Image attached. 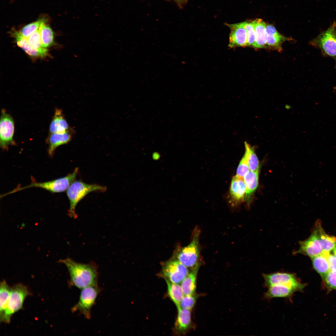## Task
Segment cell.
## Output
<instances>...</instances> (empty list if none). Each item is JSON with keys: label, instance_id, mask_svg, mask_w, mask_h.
<instances>
[{"label": "cell", "instance_id": "cell-31", "mask_svg": "<svg viewBox=\"0 0 336 336\" xmlns=\"http://www.w3.org/2000/svg\"><path fill=\"white\" fill-rule=\"evenodd\" d=\"M44 21V20L40 19L29 23L24 26L19 32L23 37L28 38L38 30Z\"/></svg>", "mask_w": 336, "mask_h": 336}, {"label": "cell", "instance_id": "cell-7", "mask_svg": "<svg viewBox=\"0 0 336 336\" xmlns=\"http://www.w3.org/2000/svg\"><path fill=\"white\" fill-rule=\"evenodd\" d=\"M311 45L320 49L325 55L336 57V22L311 41Z\"/></svg>", "mask_w": 336, "mask_h": 336}, {"label": "cell", "instance_id": "cell-10", "mask_svg": "<svg viewBox=\"0 0 336 336\" xmlns=\"http://www.w3.org/2000/svg\"><path fill=\"white\" fill-rule=\"evenodd\" d=\"M14 123L12 116L2 109L0 121V146L3 150H7L10 146L15 144L13 138Z\"/></svg>", "mask_w": 336, "mask_h": 336}, {"label": "cell", "instance_id": "cell-4", "mask_svg": "<svg viewBox=\"0 0 336 336\" xmlns=\"http://www.w3.org/2000/svg\"><path fill=\"white\" fill-rule=\"evenodd\" d=\"M200 231L196 227L193 231L192 240L186 246L180 248L175 254V259L187 268H193L200 261L199 239Z\"/></svg>", "mask_w": 336, "mask_h": 336}, {"label": "cell", "instance_id": "cell-37", "mask_svg": "<svg viewBox=\"0 0 336 336\" xmlns=\"http://www.w3.org/2000/svg\"><path fill=\"white\" fill-rule=\"evenodd\" d=\"M333 254L334 255L336 258V247H335L334 250H332Z\"/></svg>", "mask_w": 336, "mask_h": 336}, {"label": "cell", "instance_id": "cell-26", "mask_svg": "<svg viewBox=\"0 0 336 336\" xmlns=\"http://www.w3.org/2000/svg\"><path fill=\"white\" fill-rule=\"evenodd\" d=\"M40 35L43 47L45 49L51 46L54 43V33L45 21L40 26Z\"/></svg>", "mask_w": 336, "mask_h": 336}, {"label": "cell", "instance_id": "cell-36", "mask_svg": "<svg viewBox=\"0 0 336 336\" xmlns=\"http://www.w3.org/2000/svg\"><path fill=\"white\" fill-rule=\"evenodd\" d=\"M175 2L179 4L180 5H181L183 4L185 2V0H174Z\"/></svg>", "mask_w": 336, "mask_h": 336}, {"label": "cell", "instance_id": "cell-19", "mask_svg": "<svg viewBox=\"0 0 336 336\" xmlns=\"http://www.w3.org/2000/svg\"><path fill=\"white\" fill-rule=\"evenodd\" d=\"M68 124L63 116L62 110L56 109L50 124L49 133H64L68 131Z\"/></svg>", "mask_w": 336, "mask_h": 336}, {"label": "cell", "instance_id": "cell-8", "mask_svg": "<svg viewBox=\"0 0 336 336\" xmlns=\"http://www.w3.org/2000/svg\"><path fill=\"white\" fill-rule=\"evenodd\" d=\"M100 291L97 285L89 286L82 289L79 300L72 308V311H78L89 319L91 309Z\"/></svg>", "mask_w": 336, "mask_h": 336}, {"label": "cell", "instance_id": "cell-6", "mask_svg": "<svg viewBox=\"0 0 336 336\" xmlns=\"http://www.w3.org/2000/svg\"><path fill=\"white\" fill-rule=\"evenodd\" d=\"M264 285L268 288L278 284H282L292 288L295 292H302L306 286L302 283L294 273L277 272L263 274Z\"/></svg>", "mask_w": 336, "mask_h": 336}, {"label": "cell", "instance_id": "cell-17", "mask_svg": "<svg viewBox=\"0 0 336 336\" xmlns=\"http://www.w3.org/2000/svg\"><path fill=\"white\" fill-rule=\"evenodd\" d=\"M268 288L264 294V297L267 299L278 297L289 298L296 292L292 287L282 284L274 285Z\"/></svg>", "mask_w": 336, "mask_h": 336}, {"label": "cell", "instance_id": "cell-11", "mask_svg": "<svg viewBox=\"0 0 336 336\" xmlns=\"http://www.w3.org/2000/svg\"><path fill=\"white\" fill-rule=\"evenodd\" d=\"M299 249L294 254H301L311 258L321 254L323 250L317 230L314 227L311 234L306 240L300 242Z\"/></svg>", "mask_w": 336, "mask_h": 336}, {"label": "cell", "instance_id": "cell-27", "mask_svg": "<svg viewBox=\"0 0 336 336\" xmlns=\"http://www.w3.org/2000/svg\"><path fill=\"white\" fill-rule=\"evenodd\" d=\"M11 288L5 280L2 281L0 286V316L6 310L11 292Z\"/></svg>", "mask_w": 336, "mask_h": 336}, {"label": "cell", "instance_id": "cell-28", "mask_svg": "<svg viewBox=\"0 0 336 336\" xmlns=\"http://www.w3.org/2000/svg\"><path fill=\"white\" fill-rule=\"evenodd\" d=\"M244 144L250 170L255 171L259 169V161L254 147L246 142Z\"/></svg>", "mask_w": 336, "mask_h": 336}, {"label": "cell", "instance_id": "cell-30", "mask_svg": "<svg viewBox=\"0 0 336 336\" xmlns=\"http://www.w3.org/2000/svg\"><path fill=\"white\" fill-rule=\"evenodd\" d=\"M322 280L323 286L328 292L336 290V270H330Z\"/></svg>", "mask_w": 336, "mask_h": 336}, {"label": "cell", "instance_id": "cell-14", "mask_svg": "<svg viewBox=\"0 0 336 336\" xmlns=\"http://www.w3.org/2000/svg\"><path fill=\"white\" fill-rule=\"evenodd\" d=\"M71 138V135L68 131L63 133H50L47 141L48 144L47 152L49 156H52L58 147L67 144Z\"/></svg>", "mask_w": 336, "mask_h": 336}, {"label": "cell", "instance_id": "cell-5", "mask_svg": "<svg viewBox=\"0 0 336 336\" xmlns=\"http://www.w3.org/2000/svg\"><path fill=\"white\" fill-rule=\"evenodd\" d=\"M30 294L27 287L22 284H17L11 288L7 308L0 316V322L9 323L12 315L22 308L25 299Z\"/></svg>", "mask_w": 336, "mask_h": 336}, {"label": "cell", "instance_id": "cell-16", "mask_svg": "<svg viewBox=\"0 0 336 336\" xmlns=\"http://www.w3.org/2000/svg\"><path fill=\"white\" fill-rule=\"evenodd\" d=\"M200 261L195 267L192 268L187 276L180 283V286L184 295L194 294L196 287V279L197 273L201 264Z\"/></svg>", "mask_w": 336, "mask_h": 336}, {"label": "cell", "instance_id": "cell-23", "mask_svg": "<svg viewBox=\"0 0 336 336\" xmlns=\"http://www.w3.org/2000/svg\"><path fill=\"white\" fill-rule=\"evenodd\" d=\"M267 36V44L269 46L280 50L281 49V44L285 40L272 25L266 26Z\"/></svg>", "mask_w": 336, "mask_h": 336}, {"label": "cell", "instance_id": "cell-35", "mask_svg": "<svg viewBox=\"0 0 336 336\" xmlns=\"http://www.w3.org/2000/svg\"><path fill=\"white\" fill-rule=\"evenodd\" d=\"M322 254L326 257L330 270H336V258L330 252H322Z\"/></svg>", "mask_w": 336, "mask_h": 336}, {"label": "cell", "instance_id": "cell-3", "mask_svg": "<svg viewBox=\"0 0 336 336\" xmlns=\"http://www.w3.org/2000/svg\"><path fill=\"white\" fill-rule=\"evenodd\" d=\"M78 168H75L72 172L66 176L53 180L42 182H32L30 184L23 187H17L3 194L4 196L11 194L27 188L37 187L42 188L53 193H59L67 191L72 183L75 180L78 173Z\"/></svg>", "mask_w": 336, "mask_h": 336}, {"label": "cell", "instance_id": "cell-32", "mask_svg": "<svg viewBox=\"0 0 336 336\" xmlns=\"http://www.w3.org/2000/svg\"><path fill=\"white\" fill-rule=\"evenodd\" d=\"M243 24L248 35V45L254 47L256 40V33L252 22L245 21Z\"/></svg>", "mask_w": 336, "mask_h": 336}, {"label": "cell", "instance_id": "cell-12", "mask_svg": "<svg viewBox=\"0 0 336 336\" xmlns=\"http://www.w3.org/2000/svg\"><path fill=\"white\" fill-rule=\"evenodd\" d=\"M226 25L231 30L229 37L230 47H244L248 45V35L242 22Z\"/></svg>", "mask_w": 336, "mask_h": 336}, {"label": "cell", "instance_id": "cell-18", "mask_svg": "<svg viewBox=\"0 0 336 336\" xmlns=\"http://www.w3.org/2000/svg\"><path fill=\"white\" fill-rule=\"evenodd\" d=\"M259 170H249L244 176V180L246 187L245 200L249 203L250 198L258 187L259 184Z\"/></svg>", "mask_w": 336, "mask_h": 336}, {"label": "cell", "instance_id": "cell-21", "mask_svg": "<svg viewBox=\"0 0 336 336\" xmlns=\"http://www.w3.org/2000/svg\"><path fill=\"white\" fill-rule=\"evenodd\" d=\"M175 324V329L179 333L186 331L190 325L191 322L190 310L179 308Z\"/></svg>", "mask_w": 336, "mask_h": 336}, {"label": "cell", "instance_id": "cell-34", "mask_svg": "<svg viewBox=\"0 0 336 336\" xmlns=\"http://www.w3.org/2000/svg\"><path fill=\"white\" fill-rule=\"evenodd\" d=\"M250 170L246 154L245 152L240 160L236 170V175L243 178Z\"/></svg>", "mask_w": 336, "mask_h": 336}, {"label": "cell", "instance_id": "cell-20", "mask_svg": "<svg viewBox=\"0 0 336 336\" xmlns=\"http://www.w3.org/2000/svg\"><path fill=\"white\" fill-rule=\"evenodd\" d=\"M256 33V40L254 46L256 48L264 47L267 42L266 25L262 19H257L252 21Z\"/></svg>", "mask_w": 336, "mask_h": 336}, {"label": "cell", "instance_id": "cell-13", "mask_svg": "<svg viewBox=\"0 0 336 336\" xmlns=\"http://www.w3.org/2000/svg\"><path fill=\"white\" fill-rule=\"evenodd\" d=\"M246 191V187L243 178L236 175L231 180L230 194L231 204L236 205L244 201Z\"/></svg>", "mask_w": 336, "mask_h": 336}, {"label": "cell", "instance_id": "cell-2", "mask_svg": "<svg viewBox=\"0 0 336 336\" xmlns=\"http://www.w3.org/2000/svg\"><path fill=\"white\" fill-rule=\"evenodd\" d=\"M107 190L106 187L95 184H89L81 180L74 181L67 190L70 206L68 215L75 219L77 217L76 207L78 203L87 194L93 192H104Z\"/></svg>", "mask_w": 336, "mask_h": 336}, {"label": "cell", "instance_id": "cell-15", "mask_svg": "<svg viewBox=\"0 0 336 336\" xmlns=\"http://www.w3.org/2000/svg\"><path fill=\"white\" fill-rule=\"evenodd\" d=\"M315 227L317 230L323 252H330L332 251L336 247V237L326 234L319 220L316 222Z\"/></svg>", "mask_w": 336, "mask_h": 336}, {"label": "cell", "instance_id": "cell-24", "mask_svg": "<svg viewBox=\"0 0 336 336\" xmlns=\"http://www.w3.org/2000/svg\"><path fill=\"white\" fill-rule=\"evenodd\" d=\"M311 259L314 269L322 279L330 270L326 257L322 253Z\"/></svg>", "mask_w": 336, "mask_h": 336}, {"label": "cell", "instance_id": "cell-1", "mask_svg": "<svg viewBox=\"0 0 336 336\" xmlns=\"http://www.w3.org/2000/svg\"><path fill=\"white\" fill-rule=\"evenodd\" d=\"M58 262L64 264L67 267L72 285L82 289L89 286L97 285L98 268L94 263H81L70 258L60 259Z\"/></svg>", "mask_w": 336, "mask_h": 336}, {"label": "cell", "instance_id": "cell-38", "mask_svg": "<svg viewBox=\"0 0 336 336\" xmlns=\"http://www.w3.org/2000/svg\"><path fill=\"white\" fill-rule=\"evenodd\" d=\"M334 89H336V86H335V87H334Z\"/></svg>", "mask_w": 336, "mask_h": 336}, {"label": "cell", "instance_id": "cell-9", "mask_svg": "<svg viewBox=\"0 0 336 336\" xmlns=\"http://www.w3.org/2000/svg\"><path fill=\"white\" fill-rule=\"evenodd\" d=\"M189 273L188 268L175 259L162 264V273L165 279L172 283H180Z\"/></svg>", "mask_w": 336, "mask_h": 336}, {"label": "cell", "instance_id": "cell-33", "mask_svg": "<svg viewBox=\"0 0 336 336\" xmlns=\"http://www.w3.org/2000/svg\"><path fill=\"white\" fill-rule=\"evenodd\" d=\"M196 301V298L194 294L184 295L180 302V308L190 310L194 307Z\"/></svg>", "mask_w": 336, "mask_h": 336}, {"label": "cell", "instance_id": "cell-25", "mask_svg": "<svg viewBox=\"0 0 336 336\" xmlns=\"http://www.w3.org/2000/svg\"><path fill=\"white\" fill-rule=\"evenodd\" d=\"M165 280L169 296L178 309L180 308V302L184 296L181 287L178 284L172 283L166 279Z\"/></svg>", "mask_w": 336, "mask_h": 336}, {"label": "cell", "instance_id": "cell-29", "mask_svg": "<svg viewBox=\"0 0 336 336\" xmlns=\"http://www.w3.org/2000/svg\"><path fill=\"white\" fill-rule=\"evenodd\" d=\"M27 39L31 46L40 52L43 57L47 54V49L44 48L42 45L40 35V26L38 30L29 37Z\"/></svg>", "mask_w": 336, "mask_h": 336}, {"label": "cell", "instance_id": "cell-22", "mask_svg": "<svg viewBox=\"0 0 336 336\" xmlns=\"http://www.w3.org/2000/svg\"><path fill=\"white\" fill-rule=\"evenodd\" d=\"M11 35L15 38L17 45L27 54L32 57H43L40 52L31 46L27 38L21 35L19 31L13 30L11 32Z\"/></svg>", "mask_w": 336, "mask_h": 336}]
</instances>
